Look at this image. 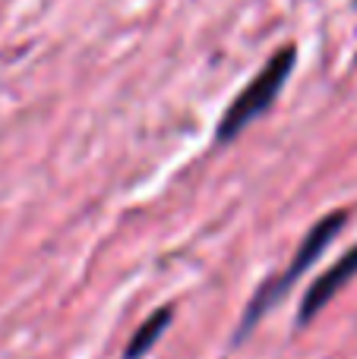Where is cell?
<instances>
[{
	"mask_svg": "<svg viewBox=\"0 0 357 359\" xmlns=\"http://www.w3.org/2000/svg\"><path fill=\"white\" fill-rule=\"evenodd\" d=\"M168 325H171V309L164 306V309H158V312H152L149 318H145L143 325H139V331L130 337V344L124 347V359H139V356H145L152 347H155V341L168 331Z\"/></svg>",
	"mask_w": 357,
	"mask_h": 359,
	"instance_id": "277c9868",
	"label": "cell"
},
{
	"mask_svg": "<svg viewBox=\"0 0 357 359\" xmlns=\"http://www.w3.org/2000/svg\"><path fill=\"white\" fill-rule=\"evenodd\" d=\"M354 274H357V246L348 249V252L342 255L326 274H320V278L307 287V293H304V299H301V309H297V325L313 322V318L320 316L323 306H326L329 299H332L335 293L354 278Z\"/></svg>",
	"mask_w": 357,
	"mask_h": 359,
	"instance_id": "3957f363",
	"label": "cell"
},
{
	"mask_svg": "<svg viewBox=\"0 0 357 359\" xmlns=\"http://www.w3.org/2000/svg\"><path fill=\"white\" fill-rule=\"evenodd\" d=\"M291 69H294V48H282L278 54H272V60L266 63L244 86V92L228 104L225 117H221V123H219V133H215L219 142H231L244 126H250L253 120L263 117V114L275 104V98L282 95Z\"/></svg>",
	"mask_w": 357,
	"mask_h": 359,
	"instance_id": "7a4b0ae2",
	"label": "cell"
},
{
	"mask_svg": "<svg viewBox=\"0 0 357 359\" xmlns=\"http://www.w3.org/2000/svg\"><path fill=\"white\" fill-rule=\"evenodd\" d=\"M345 221H348L345 211H332V215H326L323 221H316L313 227H310V233L304 236V243L297 246V252H294V259H291V265L285 268L282 274L269 278L257 293H253V299L247 303V309H244V318H240V325H238V334H234V341H244L247 331H250L253 325H257L259 318H263L266 312H269L272 306H275L278 299H282L285 293L291 290V287H294V280L301 278V274L307 271V268L313 265V262L320 259L323 252H326L329 243L339 236V230L345 227Z\"/></svg>",
	"mask_w": 357,
	"mask_h": 359,
	"instance_id": "6da1fadb",
	"label": "cell"
}]
</instances>
